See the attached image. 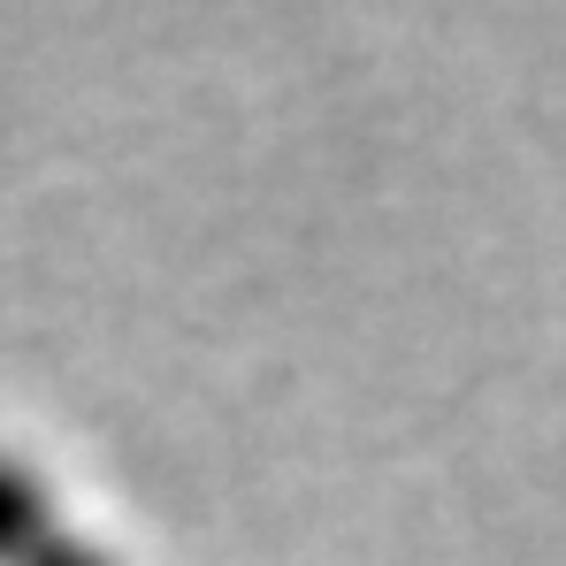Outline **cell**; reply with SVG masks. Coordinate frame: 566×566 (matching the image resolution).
Instances as JSON below:
<instances>
[{"label": "cell", "mask_w": 566, "mask_h": 566, "mask_svg": "<svg viewBox=\"0 0 566 566\" xmlns=\"http://www.w3.org/2000/svg\"><path fill=\"white\" fill-rule=\"evenodd\" d=\"M54 536H62L54 482L31 468V460L0 452V566H31V552L54 544Z\"/></svg>", "instance_id": "6da1fadb"}, {"label": "cell", "mask_w": 566, "mask_h": 566, "mask_svg": "<svg viewBox=\"0 0 566 566\" xmlns=\"http://www.w3.org/2000/svg\"><path fill=\"white\" fill-rule=\"evenodd\" d=\"M31 566H123V559H115L99 536H70V528H62L54 544H39V552H31Z\"/></svg>", "instance_id": "7a4b0ae2"}]
</instances>
